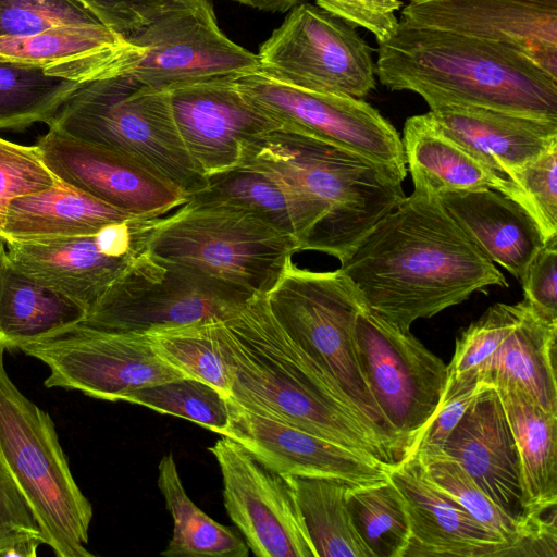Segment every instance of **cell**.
Instances as JSON below:
<instances>
[{
    "instance_id": "4fadbf2b",
    "label": "cell",
    "mask_w": 557,
    "mask_h": 557,
    "mask_svg": "<svg viewBox=\"0 0 557 557\" xmlns=\"http://www.w3.org/2000/svg\"><path fill=\"white\" fill-rule=\"evenodd\" d=\"M127 38L144 48L127 74L159 90L259 70L258 55L222 32L210 0H174Z\"/></svg>"
},
{
    "instance_id": "603a6c76",
    "label": "cell",
    "mask_w": 557,
    "mask_h": 557,
    "mask_svg": "<svg viewBox=\"0 0 557 557\" xmlns=\"http://www.w3.org/2000/svg\"><path fill=\"white\" fill-rule=\"evenodd\" d=\"M143 52V47L101 23L0 37V61L37 67L48 75L79 83L125 74Z\"/></svg>"
},
{
    "instance_id": "f546056e",
    "label": "cell",
    "mask_w": 557,
    "mask_h": 557,
    "mask_svg": "<svg viewBox=\"0 0 557 557\" xmlns=\"http://www.w3.org/2000/svg\"><path fill=\"white\" fill-rule=\"evenodd\" d=\"M527 304L520 321L484 363L479 379L490 385H518L545 411L557 414V321L545 319Z\"/></svg>"
},
{
    "instance_id": "74e56055",
    "label": "cell",
    "mask_w": 557,
    "mask_h": 557,
    "mask_svg": "<svg viewBox=\"0 0 557 557\" xmlns=\"http://www.w3.org/2000/svg\"><path fill=\"white\" fill-rule=\"evenodd\" d=\"M527 305L523 299L515 305L498 302L488 307L458 337L455 354L447 366L448 374L479 379L480 370L520 321Z\"/></svg>"
},
{
    "instance_id": "ffe728a7",
    "label": "cell",
    "mask_w": 557,
    "mask_h": 557,
    "mask_svg": "<svg viewBox=\"0 0 557 557\" xmlns=\"http://www.w3.org/2000/svg\"><path fill=\"white\" fill-rule=\"evenodd\" d=\"M401 16L506 46L557 78V9L513 0H418Z\"/></svg>"
},
{
    "instance_id": "5b68a950",
    "label": "cell",
    "mask_w": 557,
    "mask_h": 557,
    "mask_svg": "<svg viewBox=\"0 0 557 557\" xmlns=\"http://www.w3.org/2000/svg\"><path fill=\"white\" fill-rule=\"evenodd\" d=\"M138 163L188 199L207 188L177 132L169 91L119 74L81 84L47 123Z\"/></svg>"
},
{
    "instance_id": "ac0fdd59",
    "label": "cell",
    "mask_w": 557,
    "mask_h": 557,
    "mask_svg": "<svg viewBox=\"0 0 557 557\" xmlns=\"http://www.w3.org/2000/svg\"><path fill=\"white\" fill-rule=\"evenodd\" d=\"M169 96L181 139L206 176L238 165L250 140L281 126L233 78L181 86Z\"/></svg>"
},
{
    "instance_id": "f1b7e54d",
    "label": "cell",
    "mask_w": 557,
    "mask_h": 557,
    "mask_svg": "<svg viewBox=\"0 0 557 557\" xmlns=\"http://www.w3.org/2000/svg\"><path fill=\"white\" fill-rule=\"evenodd\" d=\"M207 188L193 196L247 210L304 244L320 223L317 208L288 184L258 168L238 164L207 175Z\"/></svg>"
},
{
    "instance_id": "60d3db41",
    "label": "cell",
    "mask_w": 557,
    "mask_h": 557,
    "mask_svg": "<svg viewBox=\"0 0 557 557\" xmlns=\"http://www.w3.org/2000/svg\"><path fill=\"white\" fill-rule=\"evenodd\" d=\"M483 384L476 377L448 374L437 408L416 435L404 456L418 457L441 451Z\"/></svg>"
},
{
    "instance_id": "681fc988",
    "label": "cell",
    "mask_w": 557,
    "mask_h": 557,
    "mask_svg": "<svg viewBox=\"0 0 557 557\" xmlns=\"http://www.w3.org/2000/svg\"><path fill=\"white\" fill-rule=\"evenodd\" d=\"M5 249H7V246H5V239L3 238V236L0 234V262H1V259L3 257V253L5 252Z\"/></svg>"
},
{
    "instance_id": "7a4b0ae2",
    "label": "cell",
    "mask_w": 557,
    "mask_h": 557,
    "mask_svg": "<svg viewBox=\"0 0 557 557\" xmlns=\"http://www.w3.org/2000/svg\"><path fill=\"white\" fill-rule=\"evenodd\" d=\"M214 334L231 376L230 397L243 407L361 454L384 466L400 458L362 418L253 295Z\"/></svg>"
},
{
    "instance_id": "30bf717a",
    "label": "cell",
    "mask_w": 557,
    "mask_h": 557,
    "mask_svg": "<svg viewBox=\"0 0 557 557\" xmlns=\"http://www.w3.org/2000/svg\"><path fill=\"white\" fill-rule=\"evenodd\" d=\"M371 48L355 27L301 2L260 46L259 70L285 84L363 98L376 85Z\"/></svg>"
},
{
    "instance_id": "4dcf8cb0",
    "label": "cell",
    "mask_w": 557,
    "mask_h": 557,
    "mask_svg": "<svg viewBox=\"0 0 557 557\" xmlns=\"http://www.w3.org/2000/svg\"><path fill=\"white\" fill-rule=\"evenodd\" d=\"M87 310L21 272L5 252L0 262V347L22 345L82 322Z\"/></svg>"
},
{
    "instance_id": "d6a6232c",
    "label": "cell",
    "mask_w": 557,
    "mask_h": 557,
    "mask_svg": "<svg viewBox=\"0 0 557 557\" xmlns=\"http://www.w3.org/2000/svg\"><path fill=\"white\" fill-rule=\"evenodd\" d=\"M158 486L174 522L173 536L162 556H248L249 548L236 532L211 519L188 497L171 453L158 465Z\"/></svg>"
},
{
    "instance_id": "1f68e13d",
    "label": "cell",
    "mask_w": 557,
    "mask_h": 557,
    "mask_svg": "<svg viewBox=\"0 0 557 557\" xmlns=\"http://www.w3.org/2000/svg\"><path fill=\"white\" fill-rule=\"evenodd\" d=\"M284 476L315 557H374L358 535L348 511L347 493L355 485L332 478Z\"/></svg>"
},
{
    "instance_id": "2e32d148",
    "label": "cell",
    "mask_w": 557,
    "mask_h": 557,
    "mask_svg": "<svg viewBox=\"0 0 557 557\" xmlns=\"http://www.w3.org/2000/svg\"><path fill=\"white\" fill-rule=\"evenodd\" d=\"M208 449L221 470L225 509L253 555L315 557L285 476L227 436Z\"/></svg>"
},
{
    "instance_id": "836d02e7",
    "label": "cell",
    "mask_w": 557,
    "mask_h": 557,
    "mask_svg": "<svg viewBox=\"0 0 557 557\" xmlns=\"http://www.w3.org/2000/svg\"><path fill=\"white\" fill-rule=\"evenodd\" d=\"M81 84L37 67L0 61V129L47 124Z\"/></svg>"
},
{
    "instance_id": "52a82bcc",
    "label": "cell",
    "mask_w": 557,
    "mask_h": 557,
    "mask_svg": "<svg viewBox=\"0 0 557 557\" xmlns=\"http://www.w3.org/2000/svg\"><path fill=\"white\" fill-rule=\"evenodd\" d=\"M299 242L251 212L189 198L163 218L148 252L198 270L252 295H267L292 262Z\"/></svg>"
},
{
    "instance_id": "e0dca14e",
    "label": "cell",
    "mask_w": 557,
    "mask_h": 557,
    "mask_svg": "<svg viewBox=\"0 0 557 557\" xmlns=\"http://www.w3.org/2000/svg\"><path fill=\"white\" fill-rule=\"evenodd\" d=\"M38 153L61 182L135 216H160L188 197L138 163L102 147L48 127Z\"/></svg>"
},
{
    "instance_id": "3957f363",
    "label": "cell",
    "mask_w": 557,
    "mask_h": 557,
    "mask_svg": "<svg viewBox=\"0 0 557 557\" xmlns=\"http://www.w3.org/2000/svg\"><path fill=\"white\" fill-rule=\"evenodd\" d=\"M375 64L382 85L413 91L430 109L474 106L557 120V78L506 46L401 20L379 45Z\"/></svg>"
},
{
    "instance_id": "484cf974",
    "label": "cell",
    "mask_w": 557,
    "mask_h": 557,
    "mask_svg": "<svg viewBox=\"0 0 557 557\" xmlns=\"http://www.w3.org/2000/svg\"><path fill=\"white\" fill-rule=\"evenodd\" d=\"M401 143L416 190L438 197L446 193L492 189L510 197L529 212L518 185L440 132L426 113L406 120Z\"/></svg>"
},
{
    "instance_id": "cb8c5ba5",
    "label": "cell",
    "mask_w": 557,
    "mask_h": 557,
    "mask_svg": "<svg viewBox=\"0 0 557 557\" xmlns=\"http://www.w3.org/2000/svg\"><path fill=\"white\" fill-rule=\"evenodd\" d=\"M426 115L440 132L508 178L557 144V120L460 104L437 106Z\"/></svg>"
},
{
    "instance_id": "d590c367",
    "label": "cell",
    "mask_w": 557,
    "mask_h": 557,
    "mask_svg": "<svg viewBox=\"0 0 557 557\" xmlns=\"http://www.w3.org/2000/svg\"><path fill=\"white\" fill-rule=\"evenodd\" d=\"M213 321L147 332L157 355L184 374L231 395V376L214 334Z\"/></svg>"
},
{
    "instance_id": "bcb514c9",
    "label": "cell",
    "mask_w": 557,
    "mask_h": 557,
    "mask_svg": "<svg viewBox=\"0 0 557 557\" xmlns=\"http://www.w3.org/2000/svg\"><path fill=\"white\" fill-rule=\"evenodd\" d=\"M520 283L529 305L545 319L557 321V236L546 240Z\"/></svg>"
},
{
    "instance_id": "7dc6e473",
    "label": "cell",
    "mask_w": 557,
    "mask_h": 557,
    "mask_svg": "<svg viewBox=\"0 0 557 557\" xmlns=\"http://www.w3.org/2000/svg\"><path fill=\"white\" fill-rule=\"evenodd\" d=\"M246 7L265 12H288L304 0H235Z\"/></svg>"
},
{
    "instance_id": "7402d4cb",
    "label": "cell",
    "mask_w": 557,
    "mask_h": 557,
    "mask_svg": "<svg viewBox=\"0 0 557 557\" xmlns=\"http://www.w3.org/2000/svg\"><path fill=\"white\" fill-rule=\"evenodd\" d=\"M483 383L442 450L500 509L520 520L539 518L525 512L518 450L498 393Z\"/></svg>"
},
{
    "instance_id": "277c9868",
    "label": "cell",
    "mask_w": 557,
    "mask_h": 557,
    "mask_svg": "<svg viewBox=\"0 0 557 557\" xmlns=\"http://www.w3.org/2000/svg\"><path fill=\"white\" fill-rule=\"evenodd\" d=\"M239 164L273 173L307 198L321 220L302 250L339 262L406 197L386 168L282 125L250 140Z\"/></svg>"
},
{
    "instance_id": "d4e9b609",
    "label": "cell",
    "mask_w": 557,
    "mask_h": 557,
    "mask_svg": "<svg viewBox=\"0 0 557 557\" xmlns=\"http://www.w3.org/2000/svg\"><path fill=\"white\" fill-rule=\"evenodd\" d=\"M475 246L519 282L546 239L532 215L510 197L492 189L438 196Z\"/></svg>"
},
{
    "instance_id": "9c48e42d",
    "label": "cell",
    "mask_w": 557,
    "mask_h": 557,
    "mask_svg": "<svg viewBox=\"0 0 557 557\" xmlns=\"http://www.w3.org/2000/svg\"><path fill=\"white\" fill-rule=\"evenodd\" d=\"M253 295L198 270L140 256L79 323L123 333L223 320Z\"/></svg>"
},
{
    "instance_id": "e575fe53",
    "label": "cell",
    "mask_w": 557,
    "mask_h": 557,
    "mask_svg": "<svg viewBox=\"0 0 557 557\" xmlns=\"http://www.w3.org/2000/svg\"><path fill=\"white\" fill-rule=\"evenodd\" d=\"M346 502L358 535L374 557H404L410 540L409 521L404 498L389 478L351 487Z\"/></svg>"
},
{
    "instance_id": "ee69618b",
    "label": "cell",
    "mask_w": 557,
    "mask_h": 557,
    "mask_svg": "<svg viewBox=\"0 0 557 557\" xmlns=\"http://www.w3.org/2000/svg\"><path fill=\"white\" fill-rule=\"evenodd\" d=\"M317 5L351 26L372 33L376 41L384 44L396 32L399 21L396 12L400 0H315Z\"/></svg>"
},
{
    "instance_id": "c3c4849f",
    "label": "cell",
    "mask_w": 557,
    "mask_h": 557,
    "mask_svg": "<svg viewBox=\"0 0 557 557\" xmlns=\"http://www.w3.org/2000/svg\"><path fill=\"white\" fill-rule=\"evenodd\" d=\"M518 2L529 3L537 7L557 9V0H513Z\"/></svg>"
},
{
    "instance_id": "7c38bea8",
    "label": "cell",
    "mask_w": 557,
    "mask_h": 557,
    "mask_svg": "<svg viewBox=\"0 0 557 557\" xmlns=\"http://www.w3.org/2000/svg\"><path fill=\"white\" fill-rule=\"evenodd\" d=\"M355 339L369 389L405 455L438 406L447 364L410 331L399 330L364 306L356 317Z\"/></svg>"
},
{
    "instance_id": "6da1fadb",
    "label": "cell",
    "mask_w": 557,
    "mask_h": 557,
    "mask_svg": "<svg viewBox=\"0 0 557 557\" xmlns=\"http://www.w3.org/2000/svg\"><path fill=\"white\" fill-rule=\"evenodd\" d=\"M338 270L367 309L404 332L475 292L508 287L440 198L416 189L356 245Z\"/></svg>"
},
{
    "instance_id": "f907efd6",
    "label": "cell",
    "mask_w": 557,
    "mask_h": 557,
    "mask_svg": "<svg viewBox=\"0 0 557 557\" xmlns=\"http://www.w3.org/2000/svg\"><path fill=\"white\" fill-rule=\"evenodd\" d=\"M4 221H5V213L3 210L0 209V232L4 225Z\"/></svg>"
},
{
    "instance_id": "5bb4252c",
    "label": "cell",
    "mask_w": 557,
    "mask_h": 557,
    "mask_svg": "<svg viewBox=\"0 0 557 557\" xmlns=\"http://www.w3.org/2000/svg\"><path fill=\"white\" fill-rule=\"evenodd\" d=\"M235 83L282 126L358 153L405 180L407 164L399 133L362 99L298 88L260 70L237 77Z\"/></svg>"
},
{
    "instance_id": "d6986e66",
    "label": "cell",
    "mask_w": 557,
    "mask_h": 557,
    "mask_svg": "<svg viewBox=\"0 0 557 557\" xmlns=\"http://www.w3.org/2000/svg\"><path fill=\"white\" fill-rule=\"evenodd\" d=\"M228 422L220 435L243 445L282 475L344 480L367 486L388 479L387 466L285 422L251 411L230 396Z\"/></svg>"
},
{
    "instance_id": "b9f144b4",
    "label": "cell",
    "mask_w": 557,
    "mask_h": 557,
    "mask_svg": "<svg viewBox=\"0 0 557 557\" xmlns=\"http://www.w3.org/2000/svg\"><path fill=\"white\" fill-rule=\"evenodd\" d=\"M510 180L522 190L529 212L548 240L557 236V144L517 170Z\"/></svg>"
},
{
    "instance_id": "f35d334b",
    "label": "cell",
    "mask_w": 557,
    "mask_h": 557,
    "mask_svg": "<svg viewBox=\"0 0 557 557\" xmlns=\"http://www.w3.org/2000/svg\"><path fill=\"white\" fill-rule=\"evenodd\" d=\"M100 23L74 0H0V37H22L50 28Z\"/></svg>"
},
{
    "instance_id": "f5cc1de1",
    "label": "cell",
    "mask_w": 557,
    "mask_h": 557,
    "mask_svg": "<svg viewBox=\"0 0 557 557\" xmlns=\"http://www.w3.org/2000/svg\"><path fill=\"white\" fill-rule=\"evenodd\" d=\"M75 1V0H74ZM78 3V2H77Z\"/></svg>"
},
{
    "instance_id": "ab89813d",
    "label": "cell",
    "mask_w": 557,
    "mask_h": 557,
    "mask_svg": "<svg viewBox=\"0 0 557 557\" xmlns=\"http://www.w3.org/2000/svg\"><path fill=\"white\" fill-rule=\"evenodd\" d=\"M41 544L33 511L0 459V556L34 557Z\"/></svg>"
},
{
    "instance_id": "83f0119b",
    "label": "cell",
    "mask_w": 557,
    "mask_h": 557,
    "mask_svg": "<svg viewBox=\"0 0 557 557\" xmlns=\"http://www.w3.org/2000/svg\"><path fill=\"white\" fill-rule=\"evenodd\" d=\"M4 213L0 234L5 240L90 235L135 216L59 180L48 189L11 200Z\"/></svg>"
},
{
    "instance_id": "816d5d0a",
    "label": "cell",
    "mask_w": 557,
    "mask_h": 557,
    "mask_svg": "<svg viewBox=\"0 0 557 557\" xmlns=\"http://www.w3.org/2000/svg\"><path fill=\"white\" fill-rule=\"evenodd\" d=\"M410 1H418V0H410Z\"/></svg>"
},
{
    "instance_id": "8992f818",
    "label": "cell",
    "mask_w": 557,
    "mask_h": 557,
    "mask_svg": "<svg viewBox=\"0 0 557 557\" xmlns=\"http://www.w3.org/2000/svg\"><path fill=\"white\" fill-rule=\"evenodd\" d=\"M0 347V459L27 500L44 543L59 557H91L92 506L71 472L51 417L4 368Z\"/></svg>"
},
{
    "instance_id": "7bdbcfd3",
    "label": "cell",
    "mask_w": 557,
    "mask_h": 557,
    "mask_svg": "<svg viewBox=\"0 0 557 557\" xmlns=\"http://www.w3.org/2000/svg\"><path fill=\"white\" fill-rule=\"evenodd\" d=\"M58 178L41 160L36 145L25 146L0 137V209L15 198L48 189Z\"/></svg>"
},
{
    "instance_id": "8d00e7d4",
    "label": "cell",
    "mask_w": 557,
    "mask_h": 557,
    "mask_svg": "<svg viewBox=\"0 0 557 557\" xmlns=\"http://www.w3.org/2000/svg\"><path fill=\"white\" fill-rule=\"evenodd\" d=\"M123 401L193 421L218 434L228 422L227 397L210 384L189 377L140 387Z\"/></svg>"
},
{
    "instance_id": "44dd1931",
    "label": "cell",
    "mask_w": 557,
    "mask_h": 557,
    "mask_svg": "<svg viewBox=\"0 0 557 557\" xmlns=\"http://www.w3.org/2000/svg\"><path fill=\"white\" fill-rule=\"evenodd\" d=\"M387 474L404 498L409 521L404 557L508 556L510 544L440 490L417 458L404 456L388 467Z\"/></svg>"
},
{
    "instance_id": "8fae6325",
    "label": "cell",
    "mask_w": 557,
    "mask_h": 557,
    "mask_svg": "<svg viewBox=\"0 0 557 557\" xmlns=\"http://www.w3.org/2000/svg\"><path fill=\"white\" fill-rule=\"evenodd\" d=\"M49 369L48 388L76 389L109 401H123L140 387L185 377L154 351L147 333H123L77 323L20 348Z\"/></svg>"
},
{
    "instance_id": "f6af8a7d",
    "label": "cell",
    "mask_w": 557,
    "mask_h": 557,
    "mask_svg": "<svg viewBox=\"0 0 557 557\" xmlns=\"http://www.w3.org/2000/svg\"><path fill=\"white\" fill-rule=\"evenodd\" d=\"M102 25L129 37L150 24L174 0H75Z\"/></svg>"
},
{
    "instance_id": "ba28073f",
    "label": "cell",
    "mask_w": 557,
    "mask_h": 557,
    "mask_svg": "<svg viewBox=\"0 0 557 557\" xmlns=\"http://www.w3.org/2000/svg\"><path fill=\"white\" fill-rule=\"evenodd\" d=\"M265 296L287 335L401 459L404 449L389 432L361 369L355 323L363 304L347 278L338 269L314 272L290 262Z\"/></svg>"
},
{
    "instance_id": "9a60e30c",
    "label": "cell",
    "mask_w": 557,
    "mask_h": 557,
    "mask_svg": "<svg viewBox=\"0 0 557 557\" xmlns=\"http://www.w3.org/2000/svg\"><path fill=\"white\" fill-rule=\"evenodd\" d=\"M164 216H134L90 235L5 240L7 255L25 275L88 311L148 251Z\"/></svg>"
},
{
    "instance_id": "4316f807",
    "label": "cell",
    "mask_w": 557,
    "mask_h": 557,
    "mask_svg": "<svg viewBox=\"0 0 557 557\" xmlns=\"http://www.w3.org/2000/svg\"><path fill=\"white\" fill-rule=\"evenodd\" d=\"M492 386L498 393L518 450L525 512L541 517L557 503V414L545 411L518 385Z\"/></svg>"
}]
</instances>
